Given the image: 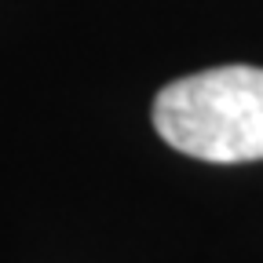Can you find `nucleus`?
Segmentation results:
<instances>
[{
	"label": "nucleus",
	"instance_id": "f257e3e1",
	"mask_svg": "<svg viewBox=\"0 0 263 263\" xmlns=\"http://www.w3.org/2000/svg\"><path fill=\"white\" fill-rule=\"evenodd\" d=\"M154 128L197 161H263V66H216L164 84L154 99Z\"/></svg>",
	"mask_w": 263,
	"mask_h": 263
}]
</instances>
